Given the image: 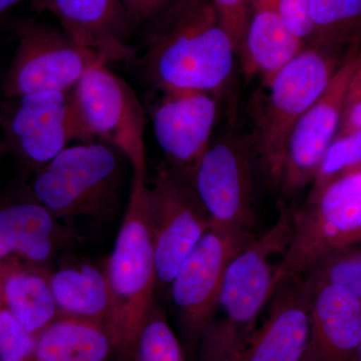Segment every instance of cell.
Masks as SVG:
<instances>
[{"mask_svg":"<svg viewBox=\"0 0 361 361\" xmlns=\"http://www.w3.org/2000/svg\"><path fill=\"white\" fill-rule=\"evenodd\" d=\"M142 32L139 59L155 90L219 94L237 56L211 0H172Z\"/></svg>","mask_w":361,"mask_h":361,"instance_id":"obj_1","label":"cell"},{"mask_svg":"<svg viewBox=\"0 0 361 361\" xmlns=\"http://www.w3.org/2000/svg\"><path fill=\"white\" fill-rule=\"evenodd\" d=\"M293 210L282 203L274 224L257 235L229 266L211 322L202 334L196 361H238L275 290L278 264L290 243Z\"/></svg>","mask_w":361,"mask_h":361,"instance_id":"obj_2","label":"cell"},{"mask_svg":"<svg viewBox=\"0 0 361 361\" xmlns=\"http://www.w3.org/2000/svg\"><path fill=\"white\" fill-rule=\"evenodd\" d=\"M349 49L305 45L263 85L265 92L256 97L253 132L249 135L261 172L273 189L277 190L292 130L322 96Z\"/></svg>","mask_w":361,"mask_h":361,"instance_id":"obj_3","label":"cell"},{"mask_svg":"<svg viewBox=\"0 0 361 361\" xmlns=\"http://www.w3.org/2000/svg\"><path fill=\"white\" fill-rule=\"evenodd\" d=\"M123 158L103 142L68 147L37 171L32 199L71 227L78 221L108 222L121 205Z\"/></svg>","mask_w":361,"mask_h":361,"instance_id":"obj_4","label":"cell"},{"mask_svg":"<svg viewBox=\"0 0 361 361\" xmlns=\"http://www.w3.org/2000/svg\"><path fill=\"white\" fill-rule=\"evenodd\" d=\"M104 264L113 302L114 334L123 358L132 361L135 341L157 296L151 188L146 178L133 177L127 210Z\"/></svg>","mask_w":361,"mask_h":361,"instance_id":"obj_5","label":"cell"},{"mask_svg":"<svg viewBox=\"0 0 361 361\" xmlns=\"http://www.w3.org/2000/svg\"><path fill=\"white\" fill-rule=\"evenodd\" d=\"M361 245V169L311 188L293 211L290 243L278 265L275 288L301 276L334 252Z\"/></svg>","mask_w":361,"mask_h":361,"instance_id":"obj_6","label":"cell"},{"mask_svg":"<svg viewBox=\"0 0 361 361\" xmlns=\"http://www.w3.org/2000/svg\"><path fill=\"white\" fill-rule=\"evenodd\" d=\"M71 137L110 145L146 178L145 111L129 85L106 66L90 68L68 92Z\"/></svg>","mask_w":361,"mask_h":361,"instance_id":"obj_7","label":"cell"},{"mask_svg":"<svg viewBox=\"0 0 361 361\" xmlns=\"http://www.w3.org/2000/svg\"><path fill=\"white\" fill-rule=\"evenodd\" d=\"M256 236L255 233L211 224L169 286L187 360L194 357L212 319L228 266Z\"/></svg>","mask_w":361,"mask_h":361,"instance_id":"obj_8","label":"cell"},{"mask_svg":"<svg viewBox=\"0 0 361 361\" xmlns=\"http://www.w3.org/2000/svg\"><path fill=\"white\" fill-rule=\"evenodd\" d=\"M11 30L18 44L2 78L4 97L68 92L90 68L106 66L103 59L75 44L63 30L32 18L14 21Z\"/></svg>","mask_w":361,"mask_h":361,"instance_id":"obj_9","label":"cell"},{"mask_svg":"<svg viewBox=\"0 0 361 361\" xmlns=\"http://www.w3.org/2000/svg\"><path fill=\"white\" fill-rule=\"evenodd\" d=\"M257 168L250 135L227 130L211 142L192 187L212 224L255 233Z\"/></svg>","mask_w":361,"mask_h":361,"instance_id":"obj_10","label":"cell"},{"mask_svg":"<svg viewBox=\"0 0 361 361\" xmlns=\"http://www.w3.org/2000/svg\"><path fill=\"white\" fill-rule=\"evenodd\" d=\"M210 217L191 183L163 164L151 188V226L157 294L168 290L178 270L210 228Z\"/></svg>","mask_w":361,"mask_h":361,"instance_id":"obj_11","label":"cell"},{"mask_svg":"<svg viewBox=\"0 0 361 361\" xmlns=\"http://www.w3.org/2000/svg\"><path fill=\"white\" fill-rule=\"evenodd\" d=\"M360 61L361 40L351 45L327 89L292 130L276 190L282 201L290 200L314 179L325 152L338 133L346 89Z\"/></svg>","mask_w":361,"mask_h":361,"instance_id":"obj_12","label":"cell"},{"mask_svg":"<svg viewBox=\"0 0 361 361\" xmlns=\"http://www.w3.org/2000/svg\"><path fill=\"white\" fill-rule=\"evenodd\" d=\"M151 116L166 165L192 184L199 163L212 142L219 102L199 90H155Z\"/></svg>","mask_w":361,"mask_h":361,"instance_id":"obj_13","label":"cell"},{"mask_svg":"<svg viewBox=\"0 0 361 361\" xmlns=\"http://www.w3.org/2000/svg\"><path fill=\"white\" fill-rule=\"evenodd\" d=\"M0 127L4 148L39 171L73 141L68 92L4 97L0 99Z\"/></svg>","mask_w":361,"mask_h":361,"instance_id":"obj_14","label":"cell"},{"mask_svg":"<svg viewBox=\"0 0 361 361\" xmlns=\"http://www.w3.org/2000/svg\"><path fill=\"white\" fill-rule=\"evenodd\" d=\"M35 13H49L75 44L94 51L106 63L134 61L132 28L121 0H30Z\"/></svg>","mask_w":361,"mask_h":361,"instance_id":"obj_15","label":"cell"},{"mask_svg":"<svg viewBox=\"0 0 361 361\" xmlns=\"http://www.w3.org/2000/svg\"><path fill=\"white\" fill-rule=\"evenodd\" d=\"M314 283L308 275L278 284L265 320L238 361H302L310 336Z\"/></svg>","mask_w":361,"mask_h":361,"instance_id":"obj_16","label":"cell"},{"mask_svg":"<svg viewBox=\"0 0 361 361\" xmlns=\"http://www.w3.org/2000/svg\"><path fill=\"white\" fill-rule=\"evenodd\" d=\"M82 240L75 228L33 199L0 209V263L18 260L49 269L61 252Z\"/></svg>","mask_w":361,"mask_h":361,"instance_id":"obj_17","label":"cell"},{"mask_svg":"<svg viewBox=\"0 0 361 361\" xmlns=\"http://www.w3.org/2000/svg\"><path fill=\"white\" fill-rule=\"evenodd\" d=\"M313 283L310 336L302 361H355L361 344L360 301L341 285Z\"/></svg>","mask_w":361,"mask_h":361,"instance_id":"obj_18","label":"cell"},{"mask_svg":"<svg viewBox=\"0 0 361 361\" xmlns=\"http://www.w3.org/2000/svg\"><path fill=\"white\" fill-rule=\"evenodd\" d=\"M49 281L59 316L99 323L114 334L113 302L104 261L68 259L49 269Z\"/></svg>","mask_w":361,"mask_h":361,"instance_id":"obj_19","label":"cell"},{"mask_svg":"<svg viewBox=\"0 0 361 361\" xmlns=\"http://www.w3.org/2000/svg\"><path fill=\"white\" fill-rule=\"evenodd\" d=\"M303 47L287 30L278 0H252L245 47L240 59L248 77L259 75L266 84Z\"/></svg>","mask_w":361,"mask_h":361,"instance_id":"obj_20","label":"cell"},{"mask_svg":"<svg viewBox=\"0 0 361 361\" xmlns=\"http://www.w3.org/2000/svg\"><path fill=\"white\" fill-rule=\"evenodd\" d=\"M33 361H126L120 344L99 323L61 317L37 336Z\"/></svg>","mask_w":361,"mask_h":361,"instance_id":"obj_21","label":"cell"},{"mask_svg":"<svg viewBox=\"0 0 361 361\" xmlns=\"http://www.w3.org/2000/svg\"><path fill=\"white\" fill-rule=\"evenodd\" d=\"M49 271L18 260L0 263V301L35 336L59 317Z\"/></svg>","mask_w":361,"mask_h":361,"instance_id":"obj_22","label":"cell"},{"mask_svg":"<svg viewBox=\"0 0 361 361\" xmlns=\"http://www.w3.org/2000/svg\"><path fill=\"white\" fill-rule=\"evenodd\" d=\"M313 35L307 45L348 49L361 40V0H310Z\"/></svg>","mask_w":361,"mask_h":361,"instance_id":"obj_23","label":"cell"},{"mask_svg":"<svg viewBox=\"0 0 361 361\" xmlns=\"http://www.w3.org/2000/svg\"><path fill=\"white\" fill-rule=\"evenodd\" d=\"M132 361H187L179 336L157 301L140 330Z\"/></svg>","mask_w":361,"mask_h":361,"instance_id":"obj_24","label":"cell"},{"mask_svg":"<svg viewBox=\"0 0 361 361\" xmlns=\"http://www.w3.org/2000/svg\"><path fill=\"white\" fill-rule=\"evenodd\" d=\"M305 274L314 282L341 285L361 302V245L330 254Z\"/></svg>","mask_w":361,"mask_h":361,"instance_id":"obj_25","label":"cell"},{"mask_svg":"<svg viewBox=\"0 0 361 361\" xmlns=\"http://www.w3.org/2000/svg\"><path fill=\"white\" fill-rule=\"evenodd\" d=\"M358 169H361V130L336 137L320 161L311 188L322 187Z\"/></svg>","mask_w":361,"mask_h":361,"instance_id":"obj_26","label":"cell"},{"mask_svg":"<svg viewBox=\"0 0 361 361\" xmlns=\"http://www.w3.org/2000/svg\"><path fill=\"white\" fill-rule=\"evenodd\" d=\"M37 336L0 301V361H33Z\"/></svg>","mask_w":361,"mask_h":361,"instance_id":"obj_27","label":"cell"},{"mask_svg":"<svg viewBox=\"0 0 361 361\" xmlns=\"http://www.w3.org/2000/svg\"><path fill=\"white\" fill-rule=\"evenodd\" d=\"M217 11L221 25L230 39L236 51L237 56L241 59L249 20H250L252 0H211Z\"/></svg>","mask_w":361,"mask_h":361,"instance_id":"obj_28","label":"cell"},{"mask_svg":"<svg viewBox=\"0 0 361 361\" xmlns=\"http://www.w3.org/2000/svg\"><path fill=\"white\" fill-rule=\"evenodd\" d=\"M310 0H278L280 13L287 30L302 42L310 44L313 35V26L310 13Z\"/></svg>","mask_w":361,"mask_h":361,"instance_id":"obj_29","label":"cell"},{"mask_svg":"<svg viewBox=\"0 0 361 361\" xmlns=\"http://www.w3.org/2000/svg\"><path fill=\"white\" fill-rule=\"evenodd\" d=\"M356 130H361V61L349 80L336 137Z\"/></svg>","mask_w":361,"mask_h":361,"instance_id":"obj_30","label":"cell"},{"mask_svg":"<svg viewBox=\"0 0 361 361\" xmlns=\"http://www.w3.org/2000/svg\"><path fill=\"white\" fill-rule=\"evenodd\" d=\"M172 0H121L132 32L141 30Z\"/></svg>","mask_w":361,"mask_h":361,"instance_id":"obj_31","label":"cell"},{"mask_svg":"<svg viewBox=\"0 0 361 361\" xmlns=\"http://www.w3.org/2000/svg\"><path fill=\"white\" fill-rule=\"evenodd\" d=\"M20 1L21 0H0V16Z\"/></svg>","mask_w":361,"mask_h":361,"instance_id":"obj_32","label":"cell"},{"mask_svg":"<svg viewBox=\"0 0 361 361\" xmlns=\"http://www.w3.org/2000/svg\"><path fill=\"white\" fill-rule=\"evenodd\" d=\"M355 361H361V344L360 348H358L357 353H356Z\"/></svg>","mask_w":361,"mask_h":361,"instance_id":"obj_33","label":"cell"},{"mask_svg":"<svg viewBox=\"0 0 361 361\" xmlns=\"http://www.w3.org/2000/svg\"><path fill=\"white\" fill-rule=\"evenodd\" d=\"M4 149H6V148H4V142L0 141V159H1L2 153H4Z\"/></svg>","mask_w":361,"mask_h":361,"instance_id":"obj_34","label":"cell"}]
</instances>
